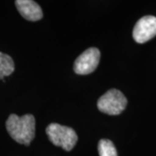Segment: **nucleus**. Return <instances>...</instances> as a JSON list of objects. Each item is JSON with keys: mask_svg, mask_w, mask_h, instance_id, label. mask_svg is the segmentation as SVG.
I'll use <instances>...</instances> for the list:
<instances>
[{"mask_svg": "<svg viewBox=\"0 0 156 156\" xmlns=\"http://www.w3.org/2000/svg\"><path fill=\"white\" fill-rule=\"evenodd\" d=\"M7 132L19 144L29 146L35 137L36 121L32 115L18 116L11 114L5 123Z\"/></svg>", "mask_w": 156, "mask_h": 156, "instance_id": "obj_1", "label": "nucleus"}, {"mask_svg": "<svg viewBox=\"0 0 156 156\" xmlns=\"http://www.w3.org/2000/svg\"><path fill=\"white\" fill-rule=\"evenodd\" d=\"M46 134L50 141L66 151L72 150L77 142V134L73 128L58 123H51L46 128Z\"/></svg>", "mask_w": 156, "mask_h": 156, "instance_id": "obj_2", "label": "nucleus"}, {"mask_svg": "<svg viewBox=\"0 0 156 156\" xmlns=\"http://www.w3.org/2000/svg\"><path fill=\"white\" fill-rule=\"evenodd\" d=\"M127 103V98L120 90L112 89L101 96L97 101V108L104 114L117 115L124 111Z\"/></svg>", "mask_w": 156, "mask_h": 156, "instance_id": "obj_3", "label": "nucleus"}, {"mask_svg": "<svg viewBox=\"0 0 156 156\" xmlns=\"http://www.w3.org/2000/svg\"><path fill=\"white\" fill-rule=\"evenodd\" d=\"M100 57V50L97 48H89L76 59L74 62V71L78 75H89L97 68Z\"/></svg>", "mask_w": 156, "mask_h": 156, "instance_id": "obj_4", "label": "nucleus"}, {"mask_svg": "<svg viewBox=\"0 0 156 156\" xmlns=\"http://www.w3.org/2000/svg\"><path fill=\"white\" fill-rule=\"evenodd\" d=\"M156 36V17L145 16L134 25L133 37L138 44H144Z\"/></svg>", "mask_w": 156, "mask_h": 156, "instance_id": "obj_5", "label": "nucleus"}, {"mask_svg": "<svg viewBox=\"0 0 156 156\" xmlns=\"http://www.w3.org/2000/svg\"><path fill=\"white\" fill-rule=\"evenodd\" d=\"M18 12L28 21H38L43 17L41 7L32 0H17L15 2Z\"/></svg>", "mask_w": 156, "mask_h": 156, "instance_id": "obj_6", "label": "nucleus"}, {"mask_svg": "<svg viewBox=\"0 0 156 156\" xmlns=\"http://www.w3.org/2000/svg\"><path fill=\"white\" fill-rule=\"evenodd\" d=\"M15 70L13 59L7 54L0 52V80L11 75Z\"/></svg>", "mask_w": 156, "mask_h": 156, "instance_id": "obj_7", "label": "nucleus"}, {"mask_svg": "<svg viewBox=\"0 0 156 156\" xmlns=\"http://www.w3.org/2000/svg\"><path fill=\"white\" fill-rule=\"evenodd\" d=\"M98 153L100 156H117V151L111 140H101L98 143Z\"/></svg>", "mask_w": 156, "mask_h": 156, "instance_id": "obj_8", "label": "nucleus"}]
</instances>
